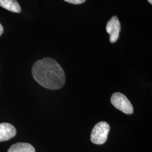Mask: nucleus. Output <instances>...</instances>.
<instances>
[{
	"label": "nucleus",
	"instance_id": "1",
	"mask_svg": "<svg viewBox=\"0 0 152 152\" xmlns=\"http://www.w3.org/2000/svg\"><path fill=\"white\" fill-rule=\"evenodd\" d=\"M32 73L36 81L48 89L58 90L65 83L63 69L56 61L50 58L37 61L33 65Z\"/></svg>",
	"mask_w": 152,
	"mask_h": 152
},
{
	"label": "nucleus",
	"instance_id": "2",
	"mask_svg": "<svg viewBox=\"0 0 152 152\" xmlns=\"http://www.w3.org/2000/svg\"><path fill=\"white\" fill-rule=\"evenodd\" d=\"M110 126L107 122L102 121L95 125L91 134V141L92 143L101 145L105 143L108 138Z\"/></svg>",
	"mask_w": 152,
	"mask_h": 152
},
{
	"label": "nucleus",
	"instance_id": "3",
	"mask_svg": "<svg viewBox=\"0 0 152 152\" xmlns=\"http://www.w3.org/2000/svg\"><path fill=\"white\" fill-rule=\"evenodd\" d=\"M110 102L115 108L125 114H132L134 112V108L130 102L122 93L115 92L113 94L110 98Z\"/></svg>",
	"mask_w": 152,
	"mask_h": 152
},
{
	"label": "nucleus",
	"instance_id": "4",
	"mask_svg": "<svg viewBox=\"0 0 152 152\" xmlns=\"http://www.w3.org/2000/svg\"><path fill=\"white\" fill-rule=\"evenodd\" d=\"M106 31L110 36V42L111 43L115 42L119 38L121 31V24L117 16H113L109 20L107 24Z\"/></svg>",
	"mask_w": 152,
	"mask_h": 152
},
{
	"label": "nucleus",
	"instance_id": "5",
	"mask_svg": "<svg viewBox=\"0 0 152 152\" xmlns=\"http://www.w3.org/2000/svg\"><path fill=\"white\" fill-rule=\"evenodd\" d=\"M16 129L9 123L0 124V141L9 140L15 136Z\"/></svg>",
	"mask_w": 152,
	"mask_h": 152
},
{
	"label": "nucleus",
	"instance_id": "6",
	"mask_svg": "<svg viewBox=\"0 0 152 152\" xmlns=\"http://www.w3.org/2000/svg\"><path fill=\"white\" fill-rule=\"evenodd\" d=\"M0 6L13 12H21V7L16 0H0Z\"/></svg>",
	"mask_w": 152,
	"mask_h": 152
},
{
	"label": "nucleus",
	"instance_id": "7",
	"mask_svg": "<svg viewBox=\"0 0 152 152\" xmlns=\"http://www.w3.org/2000/svg\"><path fill=\"white\" fill-rule=\"evenodd\" d=\"M7 152H35V149L29 143L18 142L13 144Z\"/></svg>",
	"mask_w": 152,
	"mask_h": 152
},
{
	"label": "nucleus",
	"instance_id": "8",
	"mask_svg": "<svg viewBox=\"0 0 152 152\" xmlns=\"http://www.w3.org/2000/svg\"><path fill=\"white\" fill-rule=\"evenodd\" d=\"M66 2L70 3V4H75V5H77V4H81L83 2H85L86 1V0H64Z\"/></svg>",
	"mask_w": 152,
	"mask_h": 152
},
{
	"label": "nucleus",
	"instance_id": "9",
	"mask_svg": "<svg viewBox=\"0 0 152 152\" xmlns=\"http://www.w3.org/2000/svg\"><path fill=\"white\" fill-rule=\"evenodd\" d=\"M3 32H4V28L2 27V26L1 25V24L0 23V36L2 35Z\"/></svg>",
	"mask_w": 152,
	"mask_h": 152
},
{
	"label": "nucleus",
	"instance_id": "10",
	"mask_svg": "<svg viewBox=\"0 0 152 152\" xmlns=\"http://www.w3.org/2000/svg\"><path fill=\"white\" fill-rule=\"evenodd\" d=\"M148 1L151 4H152V0H148Z\"/></svg>",
	"mask_w": 152,
	"mask_h": 152
}]
</instances>
